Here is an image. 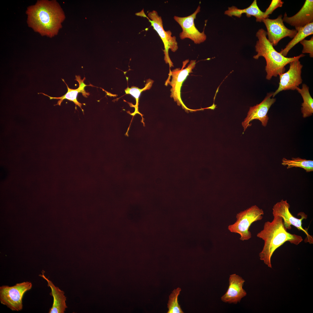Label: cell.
<instances>
[{
	"label": "cell",
	"instance_id": "obj_4",
	"mask_svg": "<svg viewBox=\"0 0 313 313\" xmlns=\"http://www.w3.org/2000/svg\"><path fill=\"white\" fill-rule=\"evenodd\" d=\"M264 212L256 205H253L237 214L236 222L228 227L231 232L240 235V239L242 241L249 239L252 234L249 230L251 225L254 222L261 220Z\"/></svg>",
	"mask_w": 313,
	"mask_h": 313
},
{
	"label": "cell",
	"instance_id": "obj_12",
	"mask_svg": "<svg viewBox=\"0 0 313 313\" xmlns=\"http://www.w3.org/2000/svg\"><path fill=\"white\" fill-rule=\"evenodd\" d=\"M189 61L188 60L183 62L182 68H176L170 72L169 76L172 77L171 81L165 83V85L169 83L172 87L170 91L171 97H173L174 100L177 102L178 105L183 104L181 98V89L183 82L190 73L192 72V70L195 67L196 60H191L188 67L184 69V66Z\"/></svg>",
	"mask_w": 313,
	"mask_h": 313
},
{
	"label": "cell",
	"instance_id": "obj_7",
	"mask_svg": "<svg viewBox=\"0 0 313 313\" xmlns=\"http://www.w3.org/2000/svg\"><path fill=\"white\" fill-rule=\"evenodd\" d=\"M290 206L287 200H281L273 206L272 209L273 216L281 217L283 219L284 226L287 229L290 230L291 225H293L299 230L303 231L307 236L306 242L310 244H313L312 237L309 234L307 230L304 229L302 226V221L303 219H307V215L303 212H301L299 214L301 216L300 219L295 217L290 212Z\"/></svg>",
	"mask_w": 313,
	"mask_h": 313
},
{
	"label": "cell",
	"instance_id": "obj_9",
	"mask_svg": "<svg viewBox=\"0 0 313 313\" xmlns=\"http://www.w3.org/2000/svg\"><path fill=\"white\" fill-rule=\"evenodd\" d=\"M200 8L199 6L193 13L187 17H174V20L179 24L182 30L179 34L181 39H189L196 44H200L206 40L207 36L204 30L200 32L196 27L194 22L196 15L200 11Z\"/></svg>",
	"mask_w": 313,
	"mask_h": 313
},
{
	"label": "cell",
	"instance_id": "obj_22",
	"mask_svg": "<svg viewBox=\"0 0 313 313\" xmlns=\"http://www.w3.org/2000/svg\"><path fill=\"white\" fill-rule=\"evenodd\" d=\"M181 289L178 287L174 289L169 296L168 304V313H183V312L178 303V298L181 291Z\"/></svg>",
	"mask_w": 313,
	"mask_h": 313
},
{
	"label": "cell",
	"instance_id": "obj_3",
	"mask_svg": "<svg viewBox=\"0 0 313 313\" xmlns=\"http://www.w3.org/2000/svg\"><path fill=\"white\" fill-rule=\"evenodd\" d=\"M256 35L258 39L255 46V50L257 53L253 57L258 59L260 57H263L265 59L266 63V79L267 80H270L272 77H276L283 73L287 65L305 56L302 54L292 57H284L274 48L267 37V32L263 29H259Z\"/></svg>",
	"mask_w": 313,
	"mask_h": 313
},
{
	"label": "cell",
	"instance_id": "obj_13",
	"mask_svg": "<svg viewBox=\"0 0 313 313\" xmlns=\"http://www.w3.org/2000/svg\"><path fill=\"white\" fill-rule=\"evenodd\" d=\"M283 21L294 27L297 31L307 24L313 22V0H306L300 10L295 14L288 17L286 13Z\"/></svg>",
	"mask_w": 313,
	"mask_h": 313
},
{
	"label": "cell",
	"instance_id": "obj_14",
	"mask_svg": "<svg viewBox=\"0 0 313 313\" xmlns=\"http://www.w3.org/2000/svg\"><path fill=\"white\" fill-rule=\"evenodd\" d=\"M245 280L236 274L230 275L229 286L225 293L221 298L223 302L230 303H237L247 294L243 288Z\"/></svg>",
	"mask_w": 313,
	"mask_h": 313
},
{
	"label": "cell",
	"instance_id": "obj_15",
	"mask_svg": "<svg viewBox=\"0 0 313 313\" xmlns=\"http://www.w3.org/2000/svg\"><path fill=\"white\" fill-rule=\"evenodd\" d=\"M42 274H40L39 276L47 281L48 286L50 288L51 290L50 294L53 299L52 306L48 313H64L67 307L66 303V298L64 295V292L58 287L56 286L51 281L46 277L43 272H42Z\"/></svg>",
	"mask_w": 313,
	"mask_h": 313
},
{
	"label": "cell",
	"instance_id": "obj_16",
	"mask_svg": "<svg viewBox=\"0 0 313 313\" xmlns=\"http://www.w3.org/2000/svg\"><path fill=\"white\" fill-rule=\"evenodd\" d=\"M243 13H245L248 18L252 16H254L256 18V21L257 22H261L263 19H265L264 13L259 8L256 0H254L249 7L245 8L239 9L236 7L233 6L228 7V10L224 12L225 14L229 17L234 16L239 18H240Z\"/></svg>",
	"mask_w": 313,
	"mask_h": 313
},
{
	"label": "cell",
	"instance_id": "obj_23",
	"mask_svg": "<svg viewBox=\"0 0 313 313\" xmlns=\"http://www.w3.org/2000/svg\"><path fill=\"white\" fill-rule=\"evenodd\" d=\"M303 45L302 53H308L310 57H313V37L310 40L304 39L300 42Z\"/></svg>",
	"mask_w": 313,
	"mask_h": 313
},
{
	"label": "cell",
	"instance_id": "obj_1",
	"mask_svg": "<svg viewBox=\"0 0 313 313\" xmlns=\"http://www.w3.org/2000/svg\"><path fill=\"white\" fill-rule=\"evenodd\" d=\"M26 13L28 26L41 36L50 38L57 34L65 19L63 10L56 0H38L27 8Z\"/></svg>",
	"mask_w": 313,
	"mask_h": 313
},
{
	"label": "cell",
	"instance_id": "obj_6",
	"mask_svg": "<svg viewBox=\"0 0 313 313\" xmlns=\"http://www.w3.org/2000/svg\"><path fill=\"white\" fill-rule=\"evenodd\" d=\"M32 284L30 281H25L10 286L4 285L0 287V301L12 310L19 311L23 307L22 299L25 293L30 290Z\"/></svg>",
	"mask_w": 313,
	"mask_h": 313
},
{
	"label": "cell",
	"instance_id": "obj_11",
	"mask_svg": "<svg viewBox=\"0 0 313 313\" xmlns=\"http://www.w3.org/2000/svg\"><path fill=\"white\" fill-rule=\"evenodd\" d=\"M274 92L267 93L263 100L260 103L250 108L246 117L242 123L244 131L247 128L251 125L250 123L254 119H258L261 123L263 126L265 127L267 124L269 117L268 112L272 105L276 101V99L272 97Z\"/></svg>",
	"mask_w": 313,
	"mask_h": 313
},
{
	"label": "cell",
	"instance_id": "obj_25",
	"mask_svg": "<svg viewBox=\"0 0 313 313\" xmlns=\"http://www.w3.org/2000/svg\"><path fill=\"white\" fill-rule=\"evenodd\" d=\"M76 78L75 80L77 81L79 83V88L81 91L83 95L85 97H88L87 96L90 95V93L89 92H86L84 88L86 86H93L91 84L88 85H85L83 81L85 79V77L83 80H82L81 79L80 77L79 76H76Z\"/></svg>",
	"mask_w": 313,
	"mask_h": 313
},
{
	"label": "cell",
	"instance_id": "obj_5",
	"mask_svg": "<svg viewBox=\"0 0 313 313\" xmlns=\"http://www.w3.org/2000/svg\"><path fill=\"white\" fill-rule=\"evenodd\" d=\"M136 15L146 17L148 19L151 26L157 32L163 43L164 60L165 63H168L170 67L173 66V63L169 55L168 50L170 49L173 52H175L177 50L178 47L176 37L172 36V32L170 30H164L161 18L159 16L156 11L153 10L148 13V17L150 19L145 15L143 10L137 13Z\"/></svg>",
	"mask_w": 313,
	"mask_h": 313
},
{
	"label": "cell",
	"instance_id": "obj_17",
	"mask_svg": "<svg viewBox=\"0 0 313 313\" xmlns=\"http://www.w3.org/2000/svg\"><path fill=\"white\" fill-rule=\"evenodd\" d=\"M301 95L303 100L301 104V112L304 118L310 116L313 114V99L309 91V87L305 84L302 88L297 87L296 90Z\"/></svg>",
	"mask_w": 313,
	"mask_h": 313
},
{
	"label": "cell",
	"instance_id": "obj_8",
	"mask_svg": "<svg viewBox=\"0 0 313 313\" xmlns=\"http://www.w3.org/2000/svg\"><path fill=\"white\" fill-rule=\"evenodd\" d=\"M299 59L293 61L290 64L289 68L285 72L280 74L279 86L274 92L273 97L281 91L286 90H295L302 82L301 77V70L303 65Z\"/></svg>",
	"mask_w": 313,
	"mask_h": 313
},
{
	"label": "cell",
	"instance_id": "obj_19",
	"mask_svg": "<svg viewBox=\"0 0 313 313\" xmlns=\"http://www.w3.org/2000/svg\"><path fill=\"white\" fill-rule=\"evenodd\" d=\"M149 80L147 81L146 83L145 84V87L142 89H139L138 88L135 86H132L131 88H129L128 86V87L125 90V94H130L135 99L136 101V105H134L132 104H131L130 103H128L131 107H134L135 108V111L134 112L132 113L129 114L133 116H134L136 114H140L142 117V121H143L142 116V115L139 112L138 110V106L139 105V99L141 94L142 92L147 90L151 88L153 83V81L150 79V80Z\"/></svg>",
	"mask_w": 313,
	"mask_h": 313
},
{
	"label": "cell",
	"instance_id": "obj_18",
	"mask_svg": "<svg viewBox=\"0 0 313 313\" xmlns=\"http://www.w3.org/2000/svg\"><path fill=\"white\" fill-rule=\"evenodd\" d=\"M313 34V22L309 23L297 31L295 36L286 46L285 47L279 52L286 57L289 51L296 44L306 37Z\"/></svg>",
	"mask_w": 313,
	"mask_h": 313
},
{
	"label": "cell",
	"instance_id": "obj_2",
	"mask_svg": "<svg viewBox=\"0 0 313 313\" xmlns=\"http://www.w3.org/2000/svg\"><path fill=\"white\" fill-rule=\"evenodd\" d=\"M273 216V220L265 222L263 229L257 234L258 237L264 242L263 249L259 254L260 259L270 268L272 267L271 257L277 249L287 241L298 245L303 240L301 236L287 231L281 217Z\"/></svg>",
	"mask_w": 313,
	"mask_h": 313
},
{
	"label": "cell",
	"instance_id": "obj_24",
	"mask_svg": "<svg viewBox=\"0 0 313 313\" xmlns=\"http://www.w3.org/2000/svg\"><path fill=\"white\" fill-rule=\"evenodd\" d=\"M284 2L281 0H272L268 8L264 13L265 18H268L269 15L271 14L273 11L278 7L282 6Z\"/></svg>",
	"mask_w": 313,
	"mask_h": 313
},
{
	"label": "cell",
	"instance_id": "obj_21",
	"mask_svg": "<svg viewBox=\"0 0 313 313\" xmlns=\"http://www.w3.org/2000/svg\"><path fill=\"white\" fill-rule=\"evenodd\" d=\"M62 79L68 89L67 92L64 95L59 97H52L43 93H38V94H42L50 98V99H59V100H58L57 102V103L54 105H58L59 106L61 105V103L65 99H67L70 101H72L75 104V109H76V106L77 105L80 108L83 112V110L81 108L82 104L79 102L77 100V97L78 93L79 92L82 93L81 91L79 88L77 89H73L69 88L67 84L65 82L64 79Z\"/></svg>",
	"mask_w": 313,
	"mask_h": 313
},
{
	"label": "cell",
	"instance_id": "obj_10",
	"mask_svg": "<svg viewBox=\"0 0 313 313\" xmlns=\"http://www.w3.org/2000/svg\"><path fill=\"white\" fill-rule=\"evenodd\" d=\"M282 17V15H280L276 19L268 18L262 21L267 28V39L273 46H276L278 42L285 37L293 38L297 32L295 29L287 28L283 23Z\"/></svg>",
	"mask_w": 313,
	"mask_h": 313
},
{
	"label": "cell",
	"instance_id": "obj_20",
	"mask_svg": "<svg viewBox=\"0 0 313 313\" xmlns=\"http://www.w3.org/2000/svg\"><path fill=\"white\" fill-rule=\"evenodd\" d=\"M282 165H287V168L293 167H299L305 170L307 172L313 171V161L302 159L299 157L292 158V159H287L283 158L282 160Z\"/></svg>",
	"mask_w": 313,
	"mask_h": 313
}]
</instances>
